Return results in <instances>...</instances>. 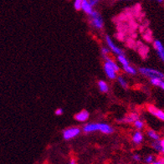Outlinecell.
<instances>
[{
    "instance_id": "484cf974",
    "label": "cell",
    "mask_w": 164,
    "mask_h": 164,
    "mask_svg": "<svg viewBox=\"0 0 164 164\" xmlns=\"http://www.w3.org/2000/svg\"><path fill=\"white\" fill-rule=\"evenodd\" d=\"M88 1H89L90 4L92 6V7H95V5H97L98 3L100 2V0H88Z\"/></svg>"
},
{
    "instance_id": "f546056e",
    "label": "cell",
    "mask_w": 164,
    "mask_h": 164,
    "mask_svg": "<svg viewBox=\"0 0 164 164\" xmlns=\"http://www.w3.org/2000/svg\"><path fill=\"white\" fill-rule=\"evenodd\" d=\"M160 87L162 88L163 90H164V81H163L162 83H161V85H160Z\"/></svg>"
},
{
    "instance_id": "9c48e42d",
    "label": "cell",
    "mask_w": 164,
    "mask_h": 164,
    "mask_svg": "<svg viewBox=\"0 0 164 164\" xmlns=\"http://www.w3.org/2000/svg\"><path fill=\"white\" fill-rule=\"evenodd\" d=\"M83 131L86 133H90V132H94V131H99V125H98V123H88V124L84 126Z\"/></svg>"
},
{
    "instance_id": "52a82bcc",
    "label": "cell",
    "mask_w": 164,
    "mask_h": 164,
    "mask_svg": "<svg viewBox=\"0 0 164 164\" xmlns=\"http://www.w3.org/2000/svg\"><path fill=\"white\" fill-rule=\"evenodd\" d=\"M153 46L158 53V57L161 59L162 61L164 62V46L162 42L160 40H155L153 42Z\"/></svg>"
},
{
    "instance_id": "30bf717a",
    "label": "cell",
    "mask_w": 164,
    "mask_h": 164,
    "mask_svg": "<svg viewBox=\"0 0 164 164\" xmlns=\"http://www.w3.org/2000/svg\"><path fill=\"white\" fill-rule=\"evenodd\" d=\"M98 125H99V131L104 134H111L114 131L111 126L106 123H98Z\"/></svg>"
},
{
    "instance_id": "7c38bea8",
    "label": "cell",
    "mask_w": 164,
    "mask_h": 164,
    "mask_svg": "<svg viewBox=\"0 0 164 164\" xmlns=\"http://www.w3.org/2000/svg\"><path fill=\"white\" fill-rule=\"evenodd\" d=\"M143 141V134L140 131H136L133 133L132 136V141L136 145H139Z\"/></svg>"
},
{
    "instance_id": "7402d4cb",
    "label": "cell",
    "mask_w": 164,
    "mask_h": 164,
    "mask_svg": "<svg viewBox=\"0 0 164 164\" xmlns=\"http://www.w3.org/2000/svg\"><path fill=\"white\" fill-rule=\"evenodd\" d=\"M74 8H75V9L77 10V11L81 10L82 0H75L74 1Z\"/></svg>"
},
{
    "instance_id": "6da1fadb",
    "label": "cell",
    "mask_w": 164,
    "mask_h": 164,
    "mask_svg": "<svg viewBox=\"0 0 164 164\" xmlns=\"http://www.w3.org/2000/svg\"><path fill=\"white\" fill-rule=\"evenodd\" d=\"M90 23L95 29H101L104 26V21L101 17L100 13L96 10H93L90 14Z\"/></svg>"
},
{
    "instance_id": "e0dca14e",
    "label": "cell",
    "mask_w": 164,
    "mask_h": 164,
    "mask_svg": "<svg viewBox=\"0 0 164 164\" xmlns=\"http://www.w3.org/2000/svg\"><path fill=\"white\" fill-rule=\"evenodd\" d=\"M117 60H118V62H119L120 64H122V66L123 65H127V64H129L128 59L124 56V54L117 55Z\"/></svg>"
},
{
    "instance_id": "4dcf8cb0",
    "label": "cell",
    "mask_w": 164,
    "mask_h": 164,
    "mask_svg": "<svg viewBox=\"0 0 164 164\" xmlns=\"http://www.w3.org/2000/svg\"><path fill=\"white\" fill-rule=\"evenodd\" d=\"M157 1H158V3H163L164 0H157Z\"/></svg>"
},
{
    "instance_id": "cb8c5ba5",
    "label": "cell",
    "mask_w": 164,
    "mask_h": 164,
    "mask_svg": "<svg viewBox=\"0 0 164 164\" xmlns=\"http://www.w3.org/2000/svg\"><path fill=\"white\" fill-rule=\"evenodd\" d=\"M153 161H154V157H153L152 155L147 156L146 158V159H145V162H146V163H152Z\"/></svg>"
},
{
    "instance_id": "ffe728a7",
    "label": "cell",
    "mask_w": 164,
    "mask_h": 164,
    "mask_svg": "<svg viewBox=\"0 0 164 164\" xmlns=\"http://www.w3.org/2000/svg\"><path fill=\"white\" fill-rule=\"evenodd\" d=\"M150 79H151V80H150L151 84L153 85V86H160L161 83L163 81V79H161V78H158V77L150 78Z\"/></svg>"
},
{
    "instance_id": "83f0119b",
    "label": "cell",
    "mask_w": 164,
    "mask_h": 164,
    "mask_svg": "<svg viewBox=\"0 0 164 164\" xmlns=\"http://www.w3.org/2000/svg\"><path fill=\"white\" fill-rule=\"evenodd\" d=\"M160 141H161V145H162V151H161V152H163L164 154V139Z\"/></svg>"
},
{
    "instance_id": "4316f807",
    "label": "cell",
    "mask_w": 164,
    "mask_h": 164,
    "mask_svg": "<svg viewBox=\"0 0 164 164\" xmlns=\"http://www.w3.org/2000/svg\"><path fill=\"white\" fill-rule=\"evenodd\" d=\"M133 159H134L136 162H140L141 157L138 154H135V155H133Z\"/></svg>"
},
{
    "instance_id": "5b68a950",
    "label": "cell",
    "mask_w": 164,
    "mask_h": 164,
    "mask_svg": "<svg viewBox=\"0 0 164 164\" xmlns=\"http://www.w3.org/2000/svg\"><path fill=\"white\" fill-rule=\"evenodd\" d=\"M104 70H105V75L110 80H115L117 77V72L116 70L106 61H105L104 63Z\"/></svg>"
},
{
    "instance_id": "9a60e30c",
    "label": "cell",
    "mask_w": 164,
    "mask_h": 164,
    "mask_svg": "<svg viewBox=\"0 0 164 164\" xmlns=\"http://www.w3.org/2000/svg\"><path fill=\"white\" fill-rule=\"evenodd\" d=\"M98 86H99L100 90L103 93H106L109 90V86H108L107 83L104 81H98Z\"/></svg>"
},
{
    "instance_id": "d4e9b609",
    "label": "cell",
    "mask_w": 164,
    "mask_h": 164,
    "mask_svg": "<svg viewBox=\"0 0 164 164\" xmlns=\"http://www.w3.org/2000/svg\"><path fill=\"white\" fill-rule=\"evenodd\" d=\"M63 113H64V111H63L62 108H58V109H56V111H54V114L56 116H61Z\"/></svg>"
},
{
    "instance_id": "1f68e13d",
    "label": "cell",
    "mask_w": 164,
    "mask_h": 164,
    "mask_svg": "<svg viewBox=\"0 0 164 164\" xmlns=\"http://www.w3.org/2000/svg\"><path fill=\"white\" fill-rule=\"evenodd\" d=\"M162 159V162H163V164H164V158H161Z\"/></svg>"
},
{
    "instance_id": "2e32d148",
    "label": "cell",
    "mask_w": 164,
    "mask_h": 164,
    "mask_svg": "<svg viewBox=\"0 0 164 164\" xmlns=\"http://www.w3.org/2000/svg\"><path fill=\"white\" fill-rule=\"evenodd\" d=\"M146 134L147 136L150 137V138H152V140H159V138H160V136L158 135V133H157L155 131H153V130H147V131H146Z\"/></svg>"
},
{
    "instance_id": "8fae6325",
    "label": "cell",
    "mask_w": 164,
    "mask_h": 164,
    "mask_svg": "<svg viewBox=\"0 0 164 164\" xmlns=\"http://www.w3.org/2000/svg\"><path fill=\"white\" fill-rule=\"evenodd\" d=\"M81 9L85 12L86 14L90 15L93 11V7L90 4L88 0H82V8Z\"/></svg>"
},
{
    "instance_id": "5bb4252c",
    "label": "cell",
    "mask_w": 164,
    "mask_h": 164,
    "mask_svg": "<svg viewBox=\"0 0 164 164\" xmlns=\"http://www.w3.org/2000/svg\"><path fill=\"white\" fill-rule=\"evenodd\" d=\"M123 70L127 73L129 75H131V76H135L136 75V70L135 69L134 67L131 66L130 64H127V65H123L122 66Z\"/></svg>"
},
{
    "instance_id": "603a6c76",
    "label": "cell",
    "mask_w": 164,
    "mask_h": 164,
    "mask_svg": "<svg viewBox=\"0 0 164 164\" xmlns=\"http://www.w3.org/2000/svg\"><path fill=\"white\" fill-rule=\"evenodd\" d=\"M111 52V50H110V49L109 48H102L101 49V53H102V54H103V56H107Z\"/></svg>"
},
{
    "instance_id": "d6986e66",
    "label": "cell",
    "mask_w": 164,
    "mask_h": 164,
    "mask_svg": "<svg viewBox=\"0 0 164 164\" xmlns=\"http://www.w3.org/2000/svg\"><path fill=\"white\" fill-rule=\"evenodd\" d=\"M152 146L153 149H155L158 152H161L162 151V145H161V141L160 140H155L152 143Z\"/></svg>"
},
{
    "instance_id": "3957f363",
    "label": "cell",
    "mask_w": 164,
    "mask_h": 164,
    "mask_svg": "<svg viewBox=\"0 0 164 164\" xmlns=\"http://www.w3.org/2000/svg\"><path fill=\"white\" fill-rule=\"evenodd\" d=\"M81 133V129L79 127H70L63 131V137L65 140H70L76 137Z\"/></svg>"
},
{
    "instance_id": "ac0fdd59",
    "label": "cell",
    "mask_w": 164,
    "mask_h": 164,
    "mask_svg": "<svg viewBox=\"0 0 164 164\" xmlns=\"http://www.w3.org/2000/svg\"><path fill=\"white\" fill-rule=\"evenodd\" d=\"M117 78V81L119 82V84L121 85V86L123 88V89H127L128 87V85H127V82L125 80V78L123 76H118Z\"/></svg>"
},
{
    "instance_id": "ba28073f",
    "label": "cell",
    "mask_w": 164,
    "mask_h": 164,
    "mask_svg": "<svg viewBox=\"0 0 164 164\" xmlns=\"http://www.w3.org/2000/svg\"><path fill=\"white\" fill-rule=\"evenodd\" d=\"M90 117V113L86 110H83L81 112L77 113L76 116H75V119H76L77 122H86Z\"/></svg>"
},
{
    "instance_id": "8992f818",
    "label": "cell",
    "mask_w": 164,
    "mask_h": 164,
    "mask_svg": "<svg viewBox=\"0 0 164 164\" xmlns=\"http://www.w3.org/2000/svg\"><path fill=\"white\" fill-rule=\"evenodd\" d=\"M147 110L148 111L152 114V116L156 117L157 118H158L159 120L164 122V111L162 110H159L157 107H155L154 105H148L147 107Z\"/></svg>"
},
{
    "instance_id": "f1b7e54d",
    "label": "cell",
    "mask_w": 164,
    "mask_h": 164,
    "mask_svg": "<svg viewBox=\"0 0 164 164\" xmlns=\"http://www.w3.org/2000/svg\"><path fill=\"white\" fill-rule=\"evenodd\" d=\"M70 164H75V163H76V159H71L70 161Z\"/></svg>"
},
{
    "instance_id": "4fadbf2b",
    "label": "cell",
    "mask_w": 164,
    "mask_h": 164,
    "mask_svg": "<svg viewBox=\"0 0 164 164\" xmlns=\"http://www.w3.org/2000/svg\"><path fill=\"white\" fill-rule=\"evenodd\" d=\"M138 115L136 114V113H131L129 116H127V117H125L124 119H122L121 121L123 122H126V123H131V122H134L136 120V119H138Z\"/></svg>"
},
{
    "instance_id": "7a4b0ae2",
    "label": "cell",
    "mask_w": 164,
    "mask_h": 164,
    "mask_svg": "<svg viewBox=\"0 0 164 164\" xmlns=\"http://www.w3.org/2000/svg\"><path fill=\"white\" fill-rule=\"evenodd\" d=\"M139 72L143 76H147L149 78H154V77H158L161 79H164V74L163 72L159 71V70L151 69V68H147V67H141L139 69Z\"/></svg>"
},
{
    "instance_id": "277c9868",
    "label": "cell",
    "mask_w": 164,
    "mask_h": 164,
    "mask_svg": "<svg viewBox=\"0 0 164 164\" xmlns=\"http://www.w3.org/2000/svg\"><path fill=\"white\" fill-rule=\"evenodd\" d=\"M105 41H106V44H107V45H108V48L110 49V50L112 51L115 54H117V55L124 54L122 49H120L119 47L117 46V45L114 44V42L112 41V40H111V37H110L109 35H106V36H105Z\"/></svg>"
},
{
    "instance_id": "d6a6232c",
    "label": "cell",
    "mask_w": 164,
    "mask_h": 164,
    "mask_svg": "<svg viewBox=\"0 0 164 164\" xmlns=\"http://www.w3.org/2000/svg\"><path fill=\"white\" fill-rule=\"evenodd\" d=\"M120 1H130V0H120Z\"/></svg>"
},
{
    "instance_id": "44dd1931",
    "label": "cell",
    "mask_w": 164,
    "mask_h": 164,
    "mask_svg": "<svg viewBox=\"0 0 164 164\" xmlns=\"http://www.w3.org/2000/svg\"><path fill=\"white\" fill-rule=\"evenodd\" d=\"M133 124H134L135 127L136 129H138V130H141V129L144 127V122L142 121L139 120V119H136L134 122H133Z\"/></svg>"
}]
</instances>
